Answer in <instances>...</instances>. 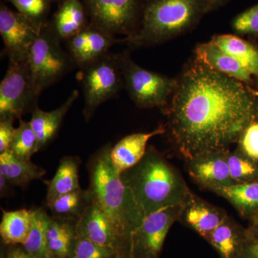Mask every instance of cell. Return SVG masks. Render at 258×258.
<instances>
[{
    "instance_id": "10",
    "label": "cell",
    "mask_w": 258,
    "mask_h": 258,
    "mask_svg": "<svg viewBox=\"0 0 258 258\" xmlns=\"http://www.w3.org/2000/svg\"><path fill=\"white\" fill-rule=\"evenodd\" d=\"M183 205L161 209L146 216L131 240L132 258H158L166 235L174 222L179 220Z\"/></svg>"
},
{
    "instance_id": "39",
    "label": "cell",
    "mask_w": 258,
    "mask_h": 258,
    "mask_svg": "<svg viewBox=\"0 0 258 258\" xmlns=\"http://www.w3.org/2000/svg\"><path fill=\"white\" fill-rule=\"evenodd\" d=\"M247 229L254 237L258 239V220H252L249 228Z\"/></svg>"
},
{
    "instance_id": "30",
    "label": "cell",
    "mask_w": 258,
    "mask_h": 258,
    "mask_svg": "<svg viewBox=\"0 0 258 258\" xmlns=\"http://www.w3.org/2000/svg\"><path fill=\"white\" fill-rule=\"evenodd\" d=\"M227 161L231 176L236 184H245L258 181V161L244 154L240 149L227 151Z\"/></svg>"
},
{
    "instance_id": "43",
    "label": "cell",
    "mask_w": 258,
    "mask_h": 258,
    "mask_svg": "<svg viewBox=\"0 0 258 258\" xmlns=\"http://www.w3.org/2000/svg\"><path fill=\"white\" fill-rule=\"evenodd\" d=\"M148 1H149V0H148Z\"/></svg>"
},
{
    "instance_id": "4",
    "label": "cell",
    "mask_w": 258,
    "mask_h": 258,
    "mask_svg": "<svg viewBox=\"0 0 258 258\" xmlns=\"http://www.w3.org/2000/svg\"><path fill=\"white\" fill-rule=\"evenodd\" d=\"M210 8L209 0H149L139 30L124 42L142 47L167 41L187 31Z\"/></svg>"
},
{
    "instance_id": "19",
    "label": "cell",
    "mask_w": 258,
    "mask_h": 258,
    "mask_svg": "<svg viewBox=\"0 0 258 258\" xmlns=\"http://www.w3.org/2000/svg\"><path fill=\"white\" fill-rule=\"evenodd\" d=\"M82 0H62L50 24L56 36L67 41L88 25Z\"/></svg>"
},
{
    "instance_id": "23",
    "label": "cell",
    "mask_w": 258,
    "mask_h": 258,
    "mask_svg": "<svg viewBox=\"0 0 258 258\" xmlns=\"http://www.w3.org/2000/svg\"><path fill=\"white\" fill-rule=\"evenodd\" d=\"M0 235L5 244H23L30 235L34 219V210L22 209L14 211L3 210Z\"/></svg>"
},
{
    "instance_id": "24",
    "label": "cell",
    "mask_w": 258,
    "mask_h": 258,
    "mask_svg": "<svg viewBox=\"0 0 258 258\" xmlns=\"http://www.w3.org/2000/svg\"><path fill=\"white\" fill-rule=\"evenodd\" d=\"M81 159L68 156L61 159L54 177L48 181L46 204L56 198L80 189L79 166Z\"/></svg>"
},
{
    "instance_id": "31",
    "label": "cell",
    "mask_w": 258,
    "mask_h": 258,
    "mask_svg": "<svg viewBox=\"0 0 258 258\" xmlns=\"http://www.w3.org/2000/svg\"><path fill=\"white\" fill-rule=\"evenodd\" d=\"M122 254L116 249L95 243L77 235L72 258H119Z\"/></svg>"
},
{
    "instance_id": "18",
    "label": "cell",
    "mask_w": 258,
    "mask_h": 258,
    "mask_svg": "<svg viewBox=\"0 0 258 258\" xmlns=\"http://www.w3.org/2000/svg\"><path fill=\"white\" fill-rule=\"evenodd\" d=\"M79 96V91L74 90L68 99L55 110L42 111L37 106L32 112L30 124L36 134L40 150L50 143L58 132L64 116Z\"/></svg>"
},
{
    "instance_id": "2",
    "label": "cell",
    "mask_w": 258,
    "mask_h": 258,
    "mask_svg": "<svg viewBox=\"0 0 258 258\" xmlns=\"http://www.w3.org/2000/svg\"><path fill=\"white\" fill-rule=\"evenodd\" d=\"M120 177L146 215L184 205L191 192L179 171L152 146L143 159Z\"/></svg>"
},
{
    "instance_id": "26",
    "label": "cell",
    "mask_w": 258,
    "mask_h": 258,
    "mask_svg": "<svg viewBox=\"0 0 258 258\" xmlns=\"http://www.w3.org/2000/svg\"><path fill=\"white\" fill-rule=\"evenodd\" d=\"M92 203L89 190L81 188L66 194L47 204L52 217L77 222L86 208Z\"/></svg>"
},
{
    "instance_id": "15",
    "label": "cell",
    "mask_w": 258,
    "mask_h": 258,
    "mask_svg": "<svg viewBox=\"0 0 258 258\" xmlns=\"http://www.w3.org/2000/svg\"><path fill=\"white\" fill-rule=\"evenodd\" d=\"M227 217L223 210L210 205L191 192L183 205L179 220L207 240Z\"/></svg>"
},
{
    "instance_id": "1",
    "label": "cell",
    "mask_w": 258,
    "mask_h": 258,
    "mask_svg": "<svg viewBox=\"0 0 258 258\" xmlns=\"http://www.w3.org/2000/svg\"><path fill=\"white\" fill-rule=\"evenodd\" d=\"M164 111L170 142L187 161L239 143L258 120V99L244 83L195 57L176 80Z\"/></svg>"
},
{
    "instance_id": "9",
    "label": "cell",
    "mask_w": 258,
    "mask_h": 258,
    "mask_svg": "<svg viewBox=\"0 0 258 258\" xmlns=\"http://www.w3.org/2000/svg\"><path fill=\"white\" fill-rule=\"evenodd\" d=\"M90 23L112 36H132L139 30L143 9L139 0H82Z\"/></svg>"
},
{
    "instance_id": "20",
    "label": "cell",
    "mask_w": 258,
    "mask_h": 258,
    "mask_svg": "<svg viewBox=\"0 0 258 258\" xmlns=\"http://www.w3.org/2000/svg\"><path fill=\"white\" fill-rule=\"evenodd\" d=\"M195 56L209 67L244 83L252 82L251 74L233 57L219 48L212 41L199 44Z\"/></svg>"
},
{
    "instance_id": "34",
    "label": "cell",
    "mask_w": 258,
    "mask_h": 258,
    "mask_svg": "<svg viewBox=\"0 0 258 258\" xmlns=\"http://www.w3.org/2000/svg\"><path fill=\"white\" fill-rule=\"evenodd\" d=\"M239 149L247 157L258 161V120L247 127L240 139Z\"/></svg>"
},
{
    "instance_id": "37",
    "label": "cell",
    "mask_w": 258,
    "mask_h": 258,
    "mask_svg": "<svg viewBox=\"0 0 258 258\" xmlns=\"http://www.w3.org/2000/svg\"><path fill=\"white\" fill-rule=\"evenodd\" d=\"M12 186L13 185L11 184L8 178L3 173L0 172V195L2 198L9 196Z\"/></svg>"
},
{
    "instance_id": "27",
    "label": "cell",
    "mask_w": 258,
    "mask_h": 258,
    "mask_svg": "<svg viewBox=\"0 0 258 258\" xmlns=\"http://www.w3.org/2000/svg\"><path fill=\"white\" fill-rule=\"evenodd\" d=\"M211 41L235 58L249 74L258 76V50L253 45L232 35H217Z\"/></svg>"
},
{
    "instance_id": "14",
    "label": "cell",
    "mask_w": 258,
    "mask_h": 258,
    "mask_svg": "<svg viewBox=\"0 0 258 258\" xmlns=\"http://www.w3.org/2000/svg\"><path fill=\"white\" fill-rule=\"evenodd\" d=\"M227 151L202 154L186 161L189 175L198 184L214 192L237 184L231 176Z\"/></svg>"
},
{
    "instance_id": "36",
    "label": "cell",
    "mask_w": 258,
    "mask_h": 258,
    "mask_svg": "<svg viewBox=\"0 0 258 258\" xmlns=\"http://www.w3.org/2000/svg\"><path fill=\"white\" fill-rule=\"evenodd\" d=\"M241 258H258V239L254 237L249 230L247 242Z\"/></svg>"
},
{
    "instance_id": "17",
    "label": "cell",
    "mask_w": 258,
    "mask_h": 258,
    "mask_svg": "<svg viewBox=\"0 0 258 258\" xmlns=\"http://www.w3.org/2000/svg\"><path fill=\"white\" fill-rule=\"evenodd\" d=\"M248 230L227 217L208 237V242L218 252L220 258H241Z\"/></svg>"
},
{
    "instance_id": "7",
    "label": "cell",
    "mask_w": 258,
    "mask_h": 258,
    "mask_svg": "<svg viewBox=\"0 0 258 258\" xmlns=\"http://www.w3.org/2000/svg\"><path fill=\"white\" fill-rule=\"evenodd\" d=\"M123 83L129 96L139 108H165L176 80L148 71L135 63L128 54H120Z\"/></svg>"
},
{
    "instance_id": "12",
    "label": "cell",
    "mask_w": 258,
    "mask_h": 258,
    "mask_svg": "<svg viewBox=\"0 0 258 258\" xmlns=\"http://www.w3.org/2000/svg\"><path fill=\"white\" fill-rule=\"evenodd\" d=\"M76 232L79 237L112 247L122 254H130V244L106 212L93 200L76 222Z\"/></svg>"
},
{
    "instance_id": "22",
    "label": "cell",
    "mask_w": 258,
    "mask_h": 258,
    "mask_svg": "<svg viewBox=\"0 0 258 258\" xmlns=\"http://www.w3.org/2000/svg\"><path fill=\"white\" fill-rule=\"evenodd\" d=\"M0 172L13 186L25 187L34 180L40 179L46 174L41 166L31 160H24L10 151L0 154Z\"/></svg>"
},
{
    "instance_id": "13",
    "label": "cell",
    "mask_w": 258,
    "mask_h": 258,
    "mask_svg": "<svg viewBox=\"0 0 258 258\" xmlns=\"http://www.w3.org/2000/svg\"><path fill=\"white\" fill-rule=\"evenodd\" d=\"M121 42H124V38H116L89 23L67 40L68 52L75 64L82 68L106 55L111 47Z\"/></svg>"
},
{
    "instance_id": "33",
    "label": "cell",
    "mask_w": 258,
    "mask_h": 258,
    "mask_svg": "<svg viewBox=\"0 0 258 258\" xmlns=\"http://www.w3.org/2000/svg\"><path fill=\"white\" fill-rule=\"evenodd\" d=\"M232 28L237 33L258 35V4L237 15Z\"/></svg>"
},
{
    "instance_id": "16",
    "label": "cell",
    "mask_w": 258,
    "mask_h": 258,
    "mask_svg": "<svg viewBox=\"0 0 258 258\" xmlns=\"http://www.w3.org/2000/svg\"><path fill=\"white\" fill-rule=\"evenodd\" d=\"M166 126L160 125L149 133H136L120 140L111 150V159L118 174L134 167L143 159L147 150V143L156 136L165 133Z\"/></svg>"
},
{
    "instance_id": "40",
    "label": "cell",
    "mask_w": 258,
    "mask_h": 258,
    "mask_svg": "<svg viewBox=\"0 0 258 258\" xmlns=\"http://www.w3.org/2000/svg\"><path fill=\"white\" fill-rule=\"evenodd\" d=\"M227 0H209V3H210V7H216L217 5H222Z\"/></svg>"
},
{
    "instance_id": "29",
    "label": "cell",
    "mask_w": 258,
    "mask_h": 258,
    "mask_svg": "<svg viewBox=\"0 0 258 258\" xmlns=\"http://www.w3.org/2000/svg\"><path fill=\"white\" fill-rule=\"evenodd\" d=\"M8 151L24 160H31L32 156L40 151L38 139L30 121L20 119V125L15 129Z\"/></svg>"
},
{
    "instance_id": "32",
    "label": "cell",
    "mask_w": 258,
    "mask_h": 258,
    "mask_svg": "<svg viewBox=\"0 0 258 258\" xmlns=\"http://www.w3.org/2000/svg\"><path fill=\"white\" fill-rule=\"evenodd\" d=\"M11 3L18 13L39 24L45 23L50 10L48 0H6Z\"/></svg>"
},
{
    "instance_id": "8",
    "label": "cell",
    "mask_w": 258,
    "mask_h": 258,
    "mask_svg": "<svg viewBox=\"0 0 258 258\" xmlns=\"http://www.w3.org/2000/svg\"><path fill=\"white\" fill-rule=\"evenodd\" d=\"M39 97L27 60L9 61L0 83V119H21L36 108Z\"/></svg>"
},
{
    "instance_id": "35",
    "label": "cell",
    "mask_w": 258,
    "mask_h": 258,
    "mask_svg": "<svg viewBox=\"0 0 258 258\" xmlns=\"http://www.w3.org/2000/svg\"><path fill=\"white\" fill-rule=\"evenodd\" d=\"M14 122L13 119H0V154L9 150L15 132Z\"/></svg>"
},
{
    "instance_id": "28",
    "label": "cell",
    "mask_w": 258,
    "mask_h": 258,
    "mask_svg": "<svg viewBox=\"0 0 258 258\" xmlns=\"http://www.w3.org/2000/svg\"><path fill=\"white\" fill-rule=\"evenodd\" d=\"M33 210L32 229L28 239L22 246L25 252L33 258H50L47 240V229L50 216L42 208Z\"/></svg>"
},
{
    "instance_id": "3",
    "label": "cell",
    "mask_w": 258,
    "mask_h": 258,
    "mask_svg": "<svg viewBox=\"0 0 258 258\" xmlns=\"http://www.w3.org/2000/svg\"><path fill=\"white\" fill-rule=\"evenodd\" d=\"M111 144L105 145L90 161L88 189L93 201L110 217L131 249L132 235L147 215L115 170L111 159Z\"/></svg>"
},
{
    "instance_id": "25",
    "label": "cell",
    "mask_w": 258,
    "mask_h": 258,
    "mask_svg": "<svg viewBox=\"0 0 258 258\" xmlns=\"http://www.w3.org/2000/svg\"><path fill=\"white\" fill-rule=\"evenodd\" d=\"M215 193L228 200L244 218L252 221L258 217V181L232 185Z\"/></svg>"
},
{
    "instance_id": "38",
    "label": "cell",
    "mask_w": 258,
    "mask_h": 258,
    "mask_svg": "<svg viewBox=\"0 0 258 258\" xmlns=\"http://www.w3.org/2000/svg\"><path fill=\"white\" fill-rule=\"evenodd\" d=\"M8 258H26V252L23 247H13L8 252Z\"/></svg>"
},
{
    "instance_id": "5",
    "label": "cell",
    "mask_w": 258,
    "mask_h": 258,
    "mask_svg": "<svg viewBox=\"0 0 258 258\" xmlns=\"http://www.w3.org/2000/svg\"><path fill=\"white\" fill-rule=\"evenodd\" d=\"M78 78L84 95L83 116L89 121L98 107L124 87L120 54L108 53L83 66Z\"/></svg>"
},
{
    "instance_id": "21",
    "label": "cell",
    "mask_w": 258,
    "mask_h": 258,
    "mask_svg": "<svg viewBox=\"0 0 258 258\" xmlns=\"http://www.w3.org/2000/svg\"><path fill=\"white\" fill-rule=\"evenodd\" d=\"M76 238V222L50 216L47 229L50 258H72Z\"/></svg>"
},
{
    "instance_id": "6",
    "label": "cell",
    "mask_w": 258,
    "mask_h": 258,
    "mask_svg": "<svg viewBox=\"0 0 258 258\" xmlns=\"http://www.w3.org/2000/svg\"><path fill=\"white\" fill-rule=\"evenodd\" d=\"M28 66L32 82L39 94L62 79L73 69L75 62L60 46V40L45 23L30 48Z\"/></svg>"
},
{
    "instance_id": "11",
    "label": "cell",
    "mask_w": 258,
    "mask_h": 258,
    "mask_svg": "<svg viewBox=\"0 0 258 258\" xmlns=\"http://www.w3.org/2000/svg\"><path fill=\"white\" fill-rule=\"evenodd\" d=\"M44 24L37 23L1 3L0 35L9 61L27 60Z\"/></svg>"
},
{
    "instance_id": "41",
    "label": "cell",
    "mask_w": 258,
    "mask_h": 258,
    "mask_svg": "<svg viewBox=\"0 0 258 258\" xmlns=\"http://www.w3.org/2000/svg\"><path fill=\"white\" fill-rule=\"evenodd\" d=\"M119 258H132L131 257L130 254H125V255L121 256Z\"/></svg>"
},
{
    "instance_id": "42",
    "label": "cell",
    "mask_w": 258,
    "mask_h": 258,
    "mask_svg": "<svg viewBox=\"0 0 258 258\" xmlns=\"http://www.w3.org/2000/svg\"><path fill=\"white\" fill-rule=\"evenodd\" d=\"M254 220H258V217H256L255 219H254Z\"/></svg>"
}]
</instances>
